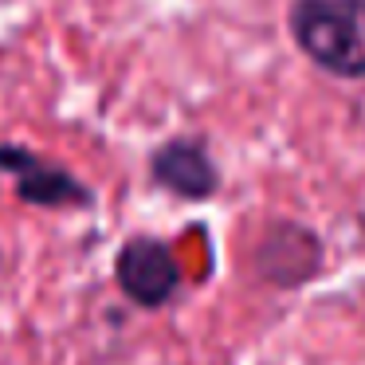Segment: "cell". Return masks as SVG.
Here are the masks:
<instances>
[{"label":"cell","instance_id":"6da1fadb","mask_svg":"<svg viewBox=\"0 0 365 365\" xmlns=\"http://www.w3.org/2000/svg\"><path fill=\"white\" fill-rule=\"evenodd\" d=\"M294 48L334 79H365V0H291Z\"/></svg>","mask_w":365,"mask_h":365},{"label":"cell","instance_id":"7a4b0ae2","mask_svg":"<svg viewBox=\"0 0 365 365\" xmlns=\"http://www.w3.org/2000/svg\"><path fill=\"white\" fill-rule=\"evenodd\" d=\"M322 236L299 220H271L252 244V271L275 291H299L322 271Z\"/></svg>","mask_w":365,"mask_h":365},{"label":"cell","instance_id":"3957f363","mask_svg":"<svg viewBox=\"0 0 365 365\" xmlns=\"http://www.w3.org/2000/svg\"><path fill=\"white\" fill-rule=\"evenodd\" d=\"M0 173L12 177L20 205L32 208H91L95 205V189L87 181L63 169L59 161L40 158L36 150L16 142H0Z\"/></svg>","mask_w":365,"mask_h":365},{"label":"cell","instance_id":"277c9868","mask_svg":"<svg viewBox=\"0 0 365 365\" xmlns=\"http://www.w3.org/2000/svg\"><path fill=\"white\" fill-rule=\"evenodd\" d=\"M118 291L142 310H161L181 291V263L158 236H130L114 255Z\"/></svg>","mask_w":365,"mask_h":365},{"label":"cell","instance_id":"5b68a950","mask_svg":"<svg viewBox=\"0 0 365 365\" xmlns=\"http://www.w3.org/2000/svg\"><path fill=\"white\" fill-rule=\"evenodd\" d=\"M150 181L181 200H212L220 192V165L197 138H169L150 153Z\"/></svg>","mask_w":365,"mask_h":365}]
</instances>
